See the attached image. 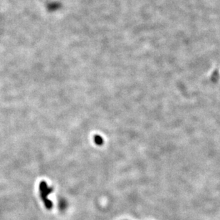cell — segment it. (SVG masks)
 Here are the masks:
<instances>
[{"instance_id":"2","label":"cell","mask_w":220,"mask_h":220,"mask_svg":"<svg viewBox=\"0 0 220 220\" xmlns=\"http://www.w3.org/2000/svg\"><path fill=\"white\" fill-rule=\"evenodd\" d=\"M93 140H94V142H95L97 145H101L103 144V138H102L101 136H100V135H94Z\"/></svg>"},{"instance_id":"1","label":"cell","mask_w":220,"mask_h":220,"mask_svg":"<svg viewBox=\"0 0 220 220\" xmlns=\"http://www.w3.org/2000/svg\"><path fill=\"white\" fill-rule=\"evenodd\" d=\"M39 191L40 197L43 202V203H44L46 208L47 209H51L53 207V203L52 201L48 199L47 197L52 192L53 188H49L45 181H42L39 185Z\"/></svg>"}]
</instances>
